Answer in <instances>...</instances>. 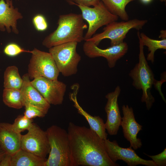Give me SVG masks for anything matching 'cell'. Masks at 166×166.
<instances>
[{
	"instance_id": "1",
	"label": "cell",
	"mask_w": 166,
	"mask_h": 166,
	"mask_svg": "<svg viewBox=\"0 0 166 166\" xmlns=\"http://www.w3.org/2000/svg\"><path fill=\"white\" fill-rule=\"evenodd\" d=\"M73 166H117L106 151L104 140L90 128L70 122L67 128Z\"/></svg>"
},
{
	"instance_id": "2",
	"label": "cell",
	"mask_w": 166,
	"mask_h": 166,
	"mask_svg": "<svg viewBox=\"0 0 166 166\" xmlns=\"http://www.w3.org/2000/svg\"><path fill=\"white\" fill-rule=\"evenodd\" d=\"M58 26L43 40V46L49 49L61 44L84 40L83 33L88 26L81 14L70 13L59 16Z\"/></svg>"
},
{
	"instance_id": "3",
	"label": "cell",
	"mask_w": 166,
	"mask_h": 166,
	"mask_svg": "<svg viewBox=\"0 0 166 166\" xmlns=\"http://www.w3.org/2000/svg\"><path fill=\"white\" fill-rule=\"evenodd\" d=\"M50 147L45 166H73L67 131L57 125L46 131Z\"/></svg>"
},
{
	"instance_id": "4",
	"label": "cell",
	"mask_w": 166,
	"mask_h": 166,
	"mask_svg": "<svg viewBox=\"0 0 166 166\" xmlns=\"http://www.w3.org/2000/svg\"><path fill=\"white\" fill-rule=\"evenodd\" d=\"M139 42V61L130 72L129 76L133 81V85L136 89H141L142 95L141 101L144 102L147 108L149 110L155 101V99L151 93L152 85H156L158 81L154 78V74L148 64L145 58L144 47L141 42Z\"/></svg>"
},
{
	"instance_id": "5",
	"label": "cell",
	"mask_w": 166,
	"mask_h": 166,
	"mask_svg": "<svg viewBox=\"0 0 166 166\" xmlns=\"http://www.w3.org/2000/svg\"><path fill=\"white\" fill-rule=\"evenodd\" d=\"M78 43L67 42L49 49L59 71L65 77L76 74L81 57L76 50Z\"/></svg>"
},
{
	"instance_id": "6",
	"label": "cell",
	"mask_w": 166,
	"mask_h": 166,
	"mask_svg": "<svg viewBox=\"0 0 166 166\" xmlns=\"http://www.w3.org/2000/svg\"><path fill=\"white\" fill-rule=\"evenodd\" d=\"M147 22V20L137 19L121 22H113L106 25L103 32L93 35L85 41L91 42L98 45L102 40L109 39L111 46L117 45L123 42L130 30L134 29L139 30Z\"/></svg>"
},
{
	"instance_id": "7",
	"label": "cell",
	"mask_w": 166,
	"mask_h": 166,
	"mask_svg": "<svg viewBox=\"0 0 166 166\" xmlns=\"http://www.w3.org/2000/svg\"><path fill=\"white\" fill-rule=\"evenodd\" d=\"M28 65V74L30 79L43 77L58 80L60 73L55 61L49 53L34 48Z\"/></svg>"
},
{
	"instance_id": "8",
	"label": "cell",
	"mask_w": 166,
	"mask_h": 166,
	"mask_svg": "<svg viewBox=\"0 0 166 166\" xmlns=\"http://www.w3.org/2000/svg\"><path fill=\"white\" fill-rule=\"evenodd\" d=\"M73 4L79 8L83 19L88 24V30L84 36L85 41L92 37L101 27L117 21L118 19V16L109 11L101 1L93 7L76 4Z\"/></svg>"
},
{
	"instance_id": "9",
	"label": "cell",
	"mask_w": 166,
	"mask_h": 166,
	"mask_svg": "<svg viewBox=\"0 0 166 166\" xmlns=\"http://www.w3.org/2000/svg\"><path fill=\"white\" fill-rule=\"evenodd\" d=\"M21 148L43 158H46L50 147L46 131L33 123L26 134L22 135Z\"/></svg>"
},
{
	"instance_id": "10",
	"label": "cell",
	"mask_w": 166,
	"mask_h": 166,
	"mask_svg": "<svg viewBox=\"0 0 166 166\" xmlns=\"http://www.w3.org/2000/svg\"><path fill=\"white\" fill-rule=\"evenodd\" d=\"M31 83L50 105H60L63 103L67 88L64 83L38 77L31 81Z\"/></svg>"
},
{
	"instance_id": "11",
	"label": "cell",
	"mask_w": 166,
	"mask_h": 166,
	"mask_svg": "<svg viewBox=\"0 0 166 166\" xmlns=\"http://www.w3.org/2000/svg\"><path fill=\"white\" fill-rule=\"evenodd\" d=\"M107 153L110 159L116 163L118 160L125 162L129 166H135L142 164L147 166H157L152 160H147L139 157L132 147L123 148L120 147L117 141H110L109 139L104 140Z\"/></svg>"
},
{
	"instance_id": "12",
	"label": "cell",
	"mask_w": 166,
	"mask_h": 166,
	"mask_svg": "<svg viewBox=\"0 0 166 166\" xmlns=\"http://www.w3.org/2000/svg\"><path fill=\"white\" fill-rule=\"evenodd\" d=\"M85 41L83 46L85 55L90 58L101 57L105 58L110 68L115 66L117 61L126 53L128 49L127 44L124 42L107 48L102 49L91 42Z\"/></svg>"
},
{
	"instance_id": "13",
	"label": "cell",
	"mask_w": 166,
	"mask_h": 166,
	"mask_svg": "<svg viewBox=\"0 0 166 166\" xmlns=\"http://www.w3.org/2000/svg\"><path fill=\"white\" fill-rule=\"evenodd\" d=\"M121 91L120 87L117 86L114 91L105 96L107 101L105 108L107 115L105 125L106 130L110 135H116L121 125L122 117L118 104Z\"/></svg>"
},
{
	"instance_id": "14",
	"label": "cell",
	"mask_w": 166,
	"mask_h": 166,
	"mask_svg": "<svg viewBox=\"0 0 166 166\" xmlns=\"http://www.w3.org/2000/svg\"><path fill=\"white\" fill-rule=\"evenodd\" d=\"M123 117L122 118L121 126L125 138L130 144L134 149L140 148L142 145L141 140L137 137L139 132L142 130V126L136 121L133 109L128 105L122 107Z\"/></svg>"
},
{
	"instance_id": "15",
	"label": "cell",
	"mask_w": 166,
	"mask_h": 166,
	"mask_svg": "<svg viewBox=\"0 0 166 166\" xmlns=\"http://www.w3.org/2000/svg\"><path fill=\"white\" fill-rule=\"evenodd\" d=\"M23 16L17 8H14L12 0H0V30H6L18 34L17 22Z\"/></svg>"
},
{
	"instance_id": "16",
	"label": "cell",
	"mask_w": 166,
	"mask_h": 166,
	"mask_svg": "<svg viewBox=\"0 0 166 166\" xmlns=\"http://www.w3.org/2000/svg\"><path fill=\"white\" fill-rule=\"evenodd\" d=\"M79 89V85L75 84L71 87L72 92L70 93L69 98L73 103V106L77 109L78 113L83 116L88 122L90 128L95 132L102 140L107 139V134L103 120L99 116H93L87 112L79 105L77 95Z\"/></svg>"
},
{
	"instance_id": "17",
	"label": "cell",
	"mask_w": 166,
	"mask_h": 166,
	"mask_svg": "<svg viewBox=\"0 0 166 166\" xmlns=\"http://www.w3.org/2000/svg\"><path fill=\"white\" fill-rule=\"evenodd\" d=\"M22 78L23 82L20 90L23 106L28 105H34L41 109L46 114L50 105L32 85L27 73L24 74Z\"/></svg>"
},
{
	"instance_id": "18",
	"label": "cell",
	"mask_w": 166,
	"mask_h": 166,
	"mask_svg": "<svg viewBox=\"0 0 166 166\" xmlns=\"http://www.w3.org/2000/svg\"><path fill=\"white\" fill-rule=\"evenodd\" d=\"M22 136L12 124L0 123V145L6 153L12 156L21 148Z\"/></svg>"
},
{
	"instance_id": "19",
	"label": "cell",
	"mask_w": 166,
	"mask_h": 166,
	"mask_svg": "<svg viewBox=\"0 0 166 166\" xmlns=\"http://www.w3.org/2000/svg\"><path fill=\"white\" fill-rule=\"evenodd\" d=\"M46 160L20 148L12 156L11 166H45Z\"/></svg>"
},
{
	"instance_id": "20",
	"label": "cell",
	"mask_w": 166,
	"mask_h": 166,
	"mask_svg": "<svg viewBox=\"0 0 166 166\" xmlns=\"http://www.w3.org/2000/svg\"><path fill=\"white\" fill-rule=\"evenodd\" d=\"M138 38L140 39L144 46L148 47L150 52L147 57V60L150 61L152 63L154 61V54L156 51L159 49H166V38L161 40L152 39L146 36L143 33H137Z\"/></svg>"
},
{
	"instance_id": "21",
	"label": "cell",
	"mask_w": 166,
	"mask_h": 166,
	"mask_svg": "<svg viewBox=\"0 0 166 166\" xmlns=\"http://www.w3.org/2000/svg\"><path fill=\"white\" fill-rule=\"evenodd\" d=\"M23 82L17 66H10L6 68L4 73V88L20 89Z\"/></svg>"
},
{
	"instance_id": "22",
	"label": "cell",
	"mask_w": 166,
	"mask_h": 166,
	"mask_svg": "<svg viewBox=\"0 0 166 166\" xmlns=\"http://www.w3.org/2000/svg\"><path fill=\"white\" fill-rule=\"evenodd\" d=\"M135 0H101L109 11L124 21L128 20L125 10L126 6Z\"/></svg>"
},
{
	"instance_id": "23",
	"label": "cell",
	"mask_w": 166,
	"mask_h": 166,
	"mask_svg": "<svg viewBox=\"0 0 166 166\" xmlns=\"http://www.w3.org/2000/svg\"><path fill=\"white\" fill-rule=\"evenodd\" d=\"M2 100L4 104L9 107L19 109L24 107L20 89L4 88Z\"/></svg>"
},
{
	"instance_id": "24",
	"label": "cell",
	"mask_w": 166,
	"mask_h": 166,
	"mask_svg": "<svg viewBox=\"0 0 166 166\" xmlns=\"http://www.w3.org/2000/svg\"><path fill=\"white\" fill-rule=\"evenodd\" d=\"M33 119H29L24 115H19L15 119L12 124L14 130L21 133L25 130H28L33 124Z\"/></svg>"
},
{
	"instance_id": "25",
	"label": "cell",
	"mask_w": 166,
	"mask_h": 166,
	"mask_svg": "<svg viewBox=\"0 0 166 166\" xmlns=\"http://www.w3.org/2000/svg\"><path fill=\"white\" fill-rule=\"evenodd\" d=\"M24 115L26 117L33 119L36 117H43L46 114L40 108L31 105H25Z\"/></svg>"
},
{
	"instance_id": "26",
	"label": "cell",
	"mask_w": 166,
	"mask_h": 166,
	"mask_svg": "<svg viewBox=\"0 0 166 166\" xmlns=\"http://www.w3.org/2000/svg\"><path fill=\"white\" fill-rule=\"evenodd\" d=\"M3 52L6 55L14 57L25 52H31V51L25 50L17 43L11 42L7 44L5 47Z\"/></svg>"
},
{
	"instance_id": "27",
	"label": "cell",
	"mask_w": 166,
	"mask_h": 166,
	"mask_svg": "<svg viewBox=\"0 0 166 166\" xmlns=\"http://www.w3.org/2000/svg\"><path fill=\"white\" fill-rule=\"evenodd\" d=\"M33 24L36 29L38 31H43L47 30L48 24L44 16L41 14H38L33 18Z\"/></svg>"
},
{
	"instance_id": "28",
	"label": "cell",
	"mask_w": 166,
	"mask_h": 166,
	"mask_svg": "<svg viewBox=\"0 0 166 166\" xmlns=\"http://www.w3.org/2000/svg\"><path fill=\"white\" fill-rule=\"evenodd\" d=\"M151 158L157 165V166H165L166 165V148L160 153L155 155L150 156L144 153Z\"/></svg>"
},
{
	"instance_id": "29",
	"label": "cell",
	"mask_w": 166,
	"mask_h": 166,
	"mask_svg": "<svg viewBox=\"0 0 166 166\" xmlns=\"http://www.w3.org/2000/svg\"><path fill=\"white\" fill-rule=\"evenodd\" d=\"M101 0H69V2L71 4H76L90 7L97 4Z\"/></svg>"
},
{
	"instance_id": "30",
	"label": "cell",
	"mask_w": 166,
	"mask_h": 166,
	"mask_svg": "<svg viewBox=\"0 0 166 166\" xmlns=\"http://www.w3.org/2000/svg\"><path fill=\"white\" fill-rule=\"evenodd\" d=\"M12 155L6 153L0 163V166H11Z\"/></svg>"
},
{
	"instance_id": "31",
	"label": "cell",
	"mask_w": 166,
	"mask_h": 166,
	"mask_svg": "<svg viewBox=\"0 0 166 166\" xmlns=\"http://www.w3.org/2000/svg\"><path fill=\"white\" fill-rule=\"evenodd\" d=\"M6 153L5 151L0 145V163Z\"/></svg>"
},
{
	"instance_id": "32",
	"label": "cell",
	"mask_w": 166,
	"mask_h": 166,
	"mask_svg": "<svg viewBox=\"0 0 166 166\" xmlns=\"http://www.w3.org/2000/svg\"><path fill=\"white\" fill-rule=\"evenodd\" d=\"M160 38L162 39L166 38V31L162 30L161 31V34L160 36Z\"/></svg>"
},
{
	"instance_id": "33",
	"label": "cell",
	"mask_w": 166,
	"mask_h": 166,
	"mask_svg": "<svg viewBox=\"0 0 166 166\" xmlns=\"http://www.w3.org/2000/svg\"><path fill=\"white\" fill-rule=\"evenodd\" d=\"M152 0H140L142 3L148 4L151 2Z\"/></svg>"
},
{
	"instance_id": "34",
	"label": "cell",
	"mask_w": 166,
	"mask_h": 166,
	"mask_svg": "<svg viewBox=\"0 0 166 166\" xmlns=\"http://www.w3.org/2000/svg\"><path fill=\"white\" fill-rule=\"evenodd\" d=\"M160 0V1L161 2H165L166 1V0Z\"/></svg>"
}]
</instances>
